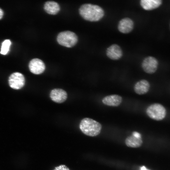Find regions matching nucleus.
Wrapping results in <instances>:
<instances>
[{"mask_svg": "<svg viewBox=\"0 0 170 170\" xmlns=\"http://www.w3.org/2000/svg\"><path fill=\"white\" fill-rule=\"evenodd\" d=\"M44 9L48 14L55 15L60 10V6L58 3L53 1H48L46 2L44 5Z\"/></svg>", "mask_w": 170, "mask_h": 170, "instance_id": "nucleus-15", "label": "nucleus"}, {"mask_svg": "<svg viewBox=\"0 0 170 170\" xmlns=\"http://www.w3.org/2000/svg\"><path fill=\"white\" fill-rule=\"evenodd\" d=\"M57 40L59 44L67 48L75 46L78 41L76 34L70 31H65L60 32L58 35Z\"/></svg>", "mask_w": 170, "mask_h": 170, "instance_id": "nucleus-4", "label": "nucleus"}, {"mask_svg": "<svg viewBox=\"0 0 170 170\" xmlns=\"http://www.w3.org/2000/svg\"><path fill=\"white\" fill-rule=\"evenodd\" d=\"M150 87L149 82L146 80L142 79L138 81L134 86V90L137 94L141 95L149 91Z\"/></svg>", "mask_w": 170, "mask_h": 170, "instance_id": "nucleus-12", "label": "nucleus"}, {"mask_svg": "<svg viewBox=\"0 0 170 170\" xmlns=\"http://www.w3.org/2000/svg\"><path fill=\"white\" fill-rule=\"evenodd\" d=\"M54 170H70L65 165H61L55 167Z\"/></svg>", "mask_w": 170, "mask_h": 170, "instance_id": "nucleus-17", "label": "nucleus"}, {"mask_svg": "<svg viewBox=\"0 0 170 170\" xmlns=\"http://www.w3.org/2000/svg\"><path fill=\"white\" fill-rule=\"evenodd\" d=\"M11 44V42L9 40H4L2 43L0 53L3 55L7 54L9 51Z\"/></svg>", "mask_w": 170, "mask_h": 170, "instance_id": "nucleus-16", "label": "nucleus"}, {"mask_svg": "<svg viewBox=\"0 0 170 170\" xmlns=\"http://www.w3.org/2000/svg\"><path fill=\"white\" fill-rule=\"evenodd\" d=\"M51 99L54 102L60 103L66 99L67 94L64 90L60 88H54L52 89L50 94Z\"/></svg>", "mask_w": 170, "mask_h": 170, "instance_id": "nucleus-11", "label": "nucleus"}, {"mask_svg": "<svg viewBox=\"0 0 170 170\" xmlns=\"http://www.w3.org/2000/svg\"><path fill=\"white\" fill-rule=\"evenodd\" d=\"M125 143L127 146L130 147L136 148L140 147L143 143L141 134L137 132H133L131 135L126 138Z\"/></svg>", "mask_w": 170, "mask_h": 170, "instance_id": "nucleus-7", "label": "nucleus"}, {"mask_svg": "<svg viewBox=\"0 0 170 170\" xmlns=\"http://www.w3.org/2000/svg\"><path fill=\"white\" fill-rule=\"evenodd\" d=\"M8 82L11 88L15 89H19L21 88L24 85L25 79L22 74L15 72L10 76Z\"/></svg>", "mask_w": 170, "mask_h": 170, "instance_id": "nucleus-6", "label": "nucleus"}, {"mask_svg": "<svg viewBox=\"0 0 170 170\" xmlns=\"http://www.w3.org/2000/svg\"><path fill=\"white\" fill-rule=\"evenodd\" d=\"M146 113L150 118L159 121L163 120L166 117L167 110L162 105L155 103L149 105L146 109Z\"/></svg>", "mask_w": 170, "mask_h": 170, "instance_id": "nucleus-3", "label": "nucleus"}, {"mask_svg": "<svg viewBox=\"0 0 170 170\" xmlns=\"http://www.w3.org/2000/svg\"><path fill=\"white\" fill-rule=\"evenodd\" d=\"M158 65V61L155 58L149 56L143 60L141 66L145 72L148 74H152L156 71Z\"/></svg>", "mask_w": 170, "mask_h": 170, "instance_id": "nucleus-5", "label": "nucleus"}, {"mask_svg": "<svg viewBox=\"0 0 170 170\" xmlns=\"http://www.w3.org/2000/svg\"><path fill=\"white\" fill-rule=\"evenodd\" d=\"M30 71L35 74H40L43 73L45 69V66L43 61L37 58L32 59L29 65Z\"/></svg>", "mask_w": 170, "mask_h": 170, "instance_id": "nucleus-8", "label": "nucleus"}, {"mask_svg": "<svg viewBox=\"0 0 170 170\" xmlns=\"http://www.w3.org/2000/svg\"><path fill=\"white\" fill-rule=\"evenodd\" d=\"M162 0H141L140 3L144 9L150 10L159 7L162 4Z\"/></svg>", "mask_w": 170, "mask_h": 170, "instance_id": "nucleus-14", "label": "nucleus"}, {"mask_svg": "<svg viewBox=\"0 0 170 170\" xmlns=\"http://www.w3.org/2000/svg\"><path fill=\"white\" fill-rule=\"evenodd\" d=\"M107 56L111 60H117L122 56V51L120 46L114 44L109 46L106 51Z\"/></svg>", "mask_w": 170, "mask_h": 170, "instance_id": "nucleus-10", "label": "nucleus"}, {"mask_svg": "<svg viewBox=\"0 0 170 170\" xmlns=\"http://www.w3.org/2000/svg\"><path fill=\"white\" fill-rule=\"evenodd\" d=\"M122 97L118 94H112L106 96L102 100L103 103L107 105L117 107L122 103Z\"/></svg>", "mask_w": 170, "mask_h": 170, "instance_id": "nucleus-13", "label": "nucleus"}, {"mask_svg": "<svg viewBox=\"0 0 170 170\" xmlns=\"http://www.w3.org/2000/svg\"><path fill=\"white\" fill-rule=\"evenodd\" d=\"M79 13L84 19L92 22L99 20L104 15V11L102 8L89 3L82 5L79 8Z\"/></svg>", "mask_w": 170, "mask_h": 170, "instance_id": "nucleus-1", "label": "nucleus"}, {"mask_svg": "<svg viewBox=\"0 0 170 170\" xmlns=\"http://www.w3.org/2000/svg\"><path fill=\"white\" fill-rule=\"evenodd\" d=\"M140 170H149L146 169L144 166H142L140 167Z\"/></svg>", "mask_w": 170, "mask_h": 170, "instance_id": "nucleus-19", "label": "nucleus"}, {"mask_svg": "<svg viewBox=\"0 0 170 170\" xmlns=\"http://www.w3.org/2000/svg\"><path fill=\"white\" fill-rule=\"evenodd\" d=\"M134 22L130 18L126 17L121 19L119 22L118 29L121 32L127 34L131 32L133 28Z\"/></svg>", "mask_w": 170, "mask_h": 170, "instance_id": "nucleus-9", "label": "nucleus"}, {"mask_svg": "<svg viewBox=\"0 0 170 170\" xmlns=\"http://www.w3.org/2000/svg\"><path fill=\"white\" fill-rule=\"evenodd\" d=\"M79 127L84 134L90 136L98 135L100 133L102 129V125L100 123L88 118H85L82 119Z\"/></svg>", "mask_w": 170, "mask_h": 170, "instance_id": "nucleus-2", "label": "nucleus"}, {"mask_svg": "<svg viewBox=\"0 0 170 170\" xmlns=\"http://www.w3.org/2000/svg\"><path fill=\"white\" fill-rule=\"evenodd\" d=\"M3 10L0 8V19L3 17Z\"/></svg>", "mask_w": 170, "mask_h": 170, "instance_id": "nucleus-18", "label": "nucleus"}]
</instances>
